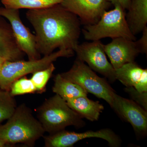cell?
Wrapping results in <instances>:
<instances>
[{
	"label": "cell",
	"instance_id": "1",
	"mask_svg": "<svg viewBox=\"0 0 147 147\" xmlns=\"http://www.w3.org/2000/svg\"><path fill=\"white\" fill-rule=\"evenodd\" d=\"M26 17L34 29L38 53L43 56L57 49L74 51L82 32L77 16L61 3L47 8L29 10Z\"/></svg>",
	"mask_w": 147,
	"mask_h": 147
},
{
	"label": "cell",
	"instance_id": "2",
	"mask_svg": "<svg viewBox=\"0 0 147 147\" xmlns=\"http://www.w3.org/2000/svg\"><path fill=\"white\" fill-rule=\"evenodd\" d=\"M45 132L31 109L24 103L16 107L5 123L0 125V139L10 145L22 144L33 146Z\"/></svg>",
	"mask_w": 147,
	"mask_h": 147
},
{
	"label": "cell",
	"instance_id": "3",
	"mask_svg": "<svg viewBox=\"0 0 147 147\" xmlns=\"http://www.w3.org/2000/svg\"><path fill=\"white\" fill-rule=\"evenodd\" d=\"M38 119L45 132L53 134L73 126L81 128L86 123L79 114L71 109L58 94L46 99L36 109Z\"/></svg>",
	"mask_w": 147,
	"mask_h": 147
},
{
	"label": "cell",
	"instance_id": "4",
	"mask_svg": "<svg viewBox=\"0 0 147 147\" xmlns=\"http://www.w3.org/2000/svg\"><path fill=\"white\" fill-rule=\"evenodd\" d=\"M114 6V9L105 11L96 24L84 26L82 32L85 39L94 41L105 38L122 37L136 40L127 25L125 10L119 5Z\"/></svg>",
	"mask_w": 147,
	"mask_h": 147
},
{
	"label": "cell",
	"instance_id": "5",
	"mask_svg": "<svg viewBox=\"0 0 147 147\" xmlns=\"http://www.w3.org/2000/svg\"><path fill=\"white\" fill-rule=\"evenodd\" d=\"M74 53L72 50L59 49L35 60L7 61L0 71V89L9 91L11 84L17 79L47 68L59 58L73 57Z\"/></svg>",
	"mask_w": 147,
	"mask_h": 147
},
{
	"label": "cell",
	"instance_id": "6",
	"mask_svg": "<svg viewBox=\"0 0 147 147\" xmlns=\"http://www.w3.org/2000/svg\"><path fill=\"white\" fill-rule=\"evenodd\" d=\"M60 74L63 78L79 85L88 93L105 100L112 107L115 92L105 79L98 76L84 62L76 58L70 69Z\"/></svg>",
	"mask_w": 147,
	"mask_h": 147
},
{
	"label": "cell",
	"instance_id": "7",
	"mask_svg": "<svg viewBox=\"0 0 147 147\" xmlns=\"http://www.w3.org/2000/svg\"><path fill=\"white\" fill-rule=\"evenodd\" d=\"M45 147H71L83 139L98 138L107 141L110 146L119 147L121 145L120 137L112 129H102L97 131L89 130L78 133L65 129L53 134L43 136Z\"/></svg>",
	"mask_w": 147,
	"mask_h": 147
},
{
	"label": "cell",
	"instance_id": "8",
	"mask_svg": "<svg viewBox=\"0 0 147 147\" xmlns=\"http://www.w3.org/2000/svg\"><path fill=\"white\" fill-rule=\"evenodd\" d=\"M74 53L77 59L86 63L90 68L108 78L110 82L117 80L115 70L108 61L100 40L79 44Z\"/></svg>",
	"mask_w": 147,
	"mask_h": 147
},
{
	"label": "cell",
	"instance_id": "9",
	"mask_svg": "<svg viewBox=\"0 0 147 147\" xmlns=\"http://www.w3.org/2000/svg\"><path fill=\"white\" fill-rule=\"evenodd\" d=\"M0 16L4 17L9 22L18 46L27 55L29 60L40 59L41 55L36 49L35 36L23 24L19 9L0 7Z\"/></svg>",
	"mask_w": 147,
	"mask_h": 147
},
{
	"label": "cell",
	"instance_id": "10",
	"mask_svg": "<svg viewBox=\"0 0 147 147\" xmlns=\"http://www.w3.org/2000/svg\"><path fill=\"white\" fill-rule=\"evenodd\" d=\"M111 108L121 118L131 125L139 138L147 134V111L136 102L115 93Z\"/></svg>",
	"mask_w": 147,
	"mask_h": 147
},
{
	"label": "cell",
	"instance_id": "11",
	"mask_svg": "<svg viewBox=\"0 0 147 147\" xmlns=\"http://www.w3.org/2000/svg\"><path fill=\"white\" fill-rule=\"evenodd\" d=\"M61 4L86 26L96 24L111 3L107 0H63Z\"/></svg>",
	"mask_w": 147,
	"mask_h": 147
},
{
	"label": "cell",
	"instance_id": "12",
	"mask_svg": "<svg viewBox=\"0 0 147 147\" xmlns=\"http://www.w3.org/2000/svg\"><path fill=\"white\" fill-rule=\"evenodd\" d=\"M135 41L120 37L113 38L106 45L102 44L105 54L115 69L125 64L134 62L140 54Z\"/></svg>",
	"mask_w": 147,
	"mask_h": 147
},
{
	"label": "cell",
	"instance_id": "13",
	"mask_svg": "<svg viewBox=\"0 0 147 147\" xmlns=\"http://www.w3.org/2000/svg\"><path fill=\"white\" fill-rule=\"evenodd\" d=\"M116 80L125 87H133L138 91L147 92V69L134 62L125 64L115 69Z\"/></svg>",
	"mask_w": 147,
	"mask_h": 147
},
{
	"label": "cell",
	"instance_id": "14",
	"mask_svg": "<svg viewBox=\"0 0 147 147\" xmlns=\"http://www.w3.org/2000/svg\"><path fill=\"white\" fill-rule=\"evenodd\" d=\"M24 55L16 42L9 22L0 16V55L12 61L23 59Z\"/></svg>",
	"mask_w": 147,
	"mask_h": 147
},
{
	"label": "cell",
	"instance_id": "15",
	"mask_svg": "<svg viewBox=\"0 0 147 147\" xmlns=\"http://www.w3.org/2000/svg\"><path fill=\"white\" fill-rule=\"evenodd\" d=\"M127 10V22L131 32L135 36L147 27V0H130Z\"/></svg>",
	"mask_w": 147,
	"mask_h": 147
},
{
	"label": "cell",
	"instance_id": "16",
	"mask_svg": "<svg viewBox=\"0 0 147 147\" xmlns=\"http://www.w3.org/2000/svg\"><path fill=\"white\" fill-rule=\"evenodd\" d=\"M67 103L71 109L82 118L91 121H97L104 106L98 101H94L87 96H81L67 100Z\"/></svg>",
	"mask_w": 147,
	"mask_h": 147
},
{
	"label": "cell",
	"instance_id": "17",
	"mask_svg": "<svg viewBox=\"0 0 147 147\" xmlns=\"http://www.w3.org/2000/svg\"><path fill=\"white\" fill-rule=\"evenodd\" d=\"M53 91L66 101L81 96H88V92L78 84L63 78L58 74L54 78Z\"/></svg>",
	"mask_w": 147,
	"mask_h": 147
},
{
	"label": "cell",
	"instance_id": "18",
	"mask_svg": "<svg viewBox=\"0 0 147 147\" xmlns=\"http://www.w3.org/2000/svg\"><path fill=\"white\" fill-rule=\"evenodd\" d=\"M63 0H1L6 8L29 10L47 8L61 3Z\"/></svg>",
	"mask_w": 147,
	"mask_h": 147
},
{
	"label": "cell",
	"instance_id": "19",
	"mask_svg": "<svg viewBox=\"0 0 147 147\" xmlns=\"http://www.w3.org/2000/svg\"><path fill=\"white\" fill-rule=\"evenodd\" d=\"M17 106L14 96L9 91L0 89V123L9 118Z\"/></svg>",
	"mask_w": 147,
	"mask_h": 147
},
{
	"label": "cell",
	"instance_id": "20",
	"mask_svg": "<svg viewBox=\"0 0 147 147\" xmlns=\"http://www.w3.org/2000/svg\"><path fill=\"white\" fill-rule=\"evenodd\" d=\"M55 69V66L52 63L47 68L32 73L30 79L34 85L36 92L40 94L45 91L46 85Z\"/></svg>",
	"mask_w": 147,
	"mask_h": 147
},
{
	"label": "cell",
	"instance_id": "21",
	"mask_svg": "<svg viewBox=\"0 0 147 147\" xmlns=\"http://www.w3.org/2000/svg\"><path fill=\"white\" fill-rule=\"evenodd\" d=\"M12 96L34 94L36 90L30 79H28L26 76L19 78L11 84L9 90Z\"/></svg>",
	"mask_w": 147,
	"mask_h": 147
},
{
	"label": "cell",
	"instance_id": "22",
	"mask_svg": "<svg viewBox=\"0 0 147 147\" xmlns=\"http://www.w3.org/2000/svg\"><path fill=\"white\" fill-rule=\"evenodd\" d=\"M124 90L131 100L147 111V92L138 91L133 87H126Z\"/></svg>",
	"mask_w": 147,
	"mask_h": 147
},
{
	"label": "cell",
	"instance_id": "23",
	"mask_svg": "<svg viewBox=\"0 0 147 147\" xmlns=\"http://www.w3.org/2000/svg\"><path fill=\"white\" fill-rule=\"evenodd\" d=\"M142 35L138 40H135V43L140 53L147 55V27L143 30Z\"/></svg>",
	"mask_w": 147,
	"mask_h": 147
},
{
	"label": "cell",
	"instance_id": "24",
	"mask_svg": "<svg viewBox=\"0 0 147 147\" xmlns=\"http://www.w3.org/2000/svg\"><path fill=\"white\" fill-rule=\"evenodd\" d=\"M107 1L114 5H119L125 10L128 9L130 3V0H107Z\"/></svg>",
	"mask_w": 147,
	"mask_h": 147
},
{
	"label": "cell",
	"instance_id": "25",
	"mask_svg": "<svg viewBox=\"0 0 147 147\" xmlns=\"http://www.w3.org/2000/svg\"><path fill=\"white\" fill-rule=\"evenodd\" d=\"M7 61L6 59L2 57V56L0 55V71L1 69L2 68L3 65H4V63H5L6 61Z\"/></svg>",
	"mask_w": 147,
	"mask_h": 147
},
{
	"label": "cell",
	"instance_id": "26",
	"mask_svg": "<svg viewBox=\"0 0 147 147\" xmlns=\"http://www.w3.org/2000/svg\"><path fill=\"white\" fill-rule=\"evenodd\" d=\"M10 145L7 144L5 140L1 139H0V147H4L6 146Z\"/></svg>",
	"mask_w": 147,
	"mask_h": 147
}]
</instances>
